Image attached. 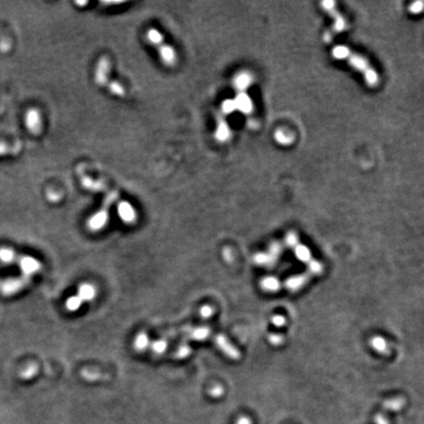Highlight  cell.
<instances>
[{
    "instance_id": "6da1fadb",
    "label": "cell",
    "mask_w": 424,
    "mask_h": 424,
    "mask_svg": "<svg viewBox=\"0 0 424 424\" xmlns=\"http://www.w3.org/2000/svg\"><path fill=\"white\" fill-rule=\"evenodd\" d=\"M332 54L336 59L347 60V63L355 69L357 72L363 75L366 84L370 86H375L379 83V76L375 70L371 67L369 62L361 55L352 52L347 46L337 45L333 48Z\"/></svg>"
},
{
    "instance_id": "7a4b0ae2",
    "label": "cell",
    "mask_w": 424,
    "mask_h": 424,
    "mask_svg": "<svg viewBox=\"0 0 424 424\" xmlns=\"http://www.w3.org/2000/svg\"><path fill=\"white\" fill-rule=\"evenodd\" d=\"M147 40L154 45L159 53V57L163 64L168 67H173L177 62V53L174 47H172L166 42H164V39L162 34L154 28L149 29L146 34Z\"/></svg>"
},
{
    "instance_id": "3957f363",
    "label": "cell",
    "mask_w": 424,
    "mask_h": 424,
    "mask_svg": "<svg viewBox=\"0 0 424 424\" xmlns=\"http://www.w3.org/2000/svg\"><path fill=\"white\" fill-rule=\"evenodd\" d=\"M118 196L119 194L116 192H111L105 196L101 208L96 213H94L87 221V227L90 231L97 232L104 228L109 218V208L118 198Z\"/></svg>"
},
{
    "instance_id": "277c9868",
    "label": "cell",
    "mask_w": 424,
    "mask_h": 424,
    "mask_svg": "<svg viewBox=\"0 0 424 424\" xmlns=\"http://www.w3.org/2000/svg\"><path fill=\"white\" fill-rule=\"evenodd\" d=\"M111 63L107 57H101L96 65L94 72V82L95 84L102 87H106V85L110 83V74Z\"/></svg>"
},
{
    "instance_id": "5b68a950",
    "label": "cell",
    "mask_w": 424,
    "mask_h": 424,
    "mask_svg": "<svg viewBox=\"0 0 424 424\" xmlns=\"http://www.w3.org/2000/svg\"><path fill=\"white\" fill-rule=\"evenodd\" d=\"M322 9L327 12L334 20V30L336 33H342L347 29V22L343 15L340 13L336 8V4L333 1H322L321 2Z\"/></svg>"
},
{
    "instance_id": "8992f818",
    "label": "cell",
    "mask_w": 424,
    "mask_h": 424,
    "mask_svg": "<svg viewBox=\"0 0 424 424\" xmlns=\"http://www.w3.org/2000/svg\"><path fill=\"white\" fill-rule=\"evenodd\" d=\"M25 123L30 133L35 136L40 135L42 131V118L40 112L38 109L32 108L26 113Z\"/></svg>"
},
{
    "instance_id": "52a82bcc",
    "label": "cell",
    "mask_w": 424,
    "mask_h": 424,
    "mask_svg": "<svg viewBox=\"0 0 424 424\" xmlns=\"http://www.w3.org/2000/svg\"><path fill=\"white\" fill-rule=\"evenodd\" d=\"M236 109L244 114H250L254 110V103L251 96L247 91H238L236 98L234 99Z\"/></svg>"
},
{
    "instance_id": "ba28073f",
    "label": "cell",
    "mask_w": 424,
    "mask_h": 424,
    "mask_svg": "<svg viewBox=\"0 0 424 424\" xmlns=\"http://www.w3.org/2000/svg\"><path fill=\"white\" fill-rule=\"evenodd\" d=\"M118 214L122 221L127 224H133L137 219V212L128 201H120L118 203Z\"/></svg>"
},
{
    "instance_id": "9c48e42d",
    "label": "cell",
    "mask_w": 424,
    "mask_h": 424,
    "mask_svg": "<svg viewBox=\"0 0 424 424\" xmlns=\"http://www.w3.org/2000/svg\"><path fill=\"white\" fill-rule=\"evenodd\" d=\"M215 343L217 347L229 357L233 359H238L240 357L239 350L227 340L224 335H217L215 337Z\"/></svg>"
},
{
    "instance_id": "30bf717a",
    "label": "cell",
    "mask_w": 424,
    "mask_h": 424,
    "mask_svg": "<svg viewBox=\"0 0 424 424\" xmlns=\"http://www.w3.org/2000/svg\"><path fill=\"white\" fill-rule=\"evenodd\" d=\"M230 137H231V130H230L228 123L226 122V120L222 116H218V123H217V128L215 131V138L219 142L224 143V142L228 141L230 139Z\"/></svg>"
},
{
    "instance_id": "8fae6325",
    "label": "cell",
    "mask_w": 424,
    "mask_h": 424,
    "mask_svg": "<svg viewBox=\"0 0 424 424\" xmlns=\"http://www.w3.org/2000/svg\"><path fill=\"white\" fill-rule=\"evenodd\" d=\"M20 266L23 272H25L28 275L33 274L40 269V263L37 259L29 256L22 257L20 259Z\"/></svg>"
},
{
    "instance_id": "7c38bea8",
    "label": "cell",
    "mask_w": 424,
    "mask_h": 424,
    "mask_svg": "<svg viewBox=\"0 0 424 424\" xmlns=\"http://www.w3.org/2000/svg\"><path fill=\"white\" fill-rule=\"evenodd\" d=\"M187 337L190 339L194 341H204L207 339L211 333L210 329L208 327H194V328H189L186 331Z\"/></svg>"
},
{
    "instance_id": "4fadbf2b",
    "label": "cell",
    "mask_w": 424,
    "mask_h": 424,
    "mask_svg": "<svg viewBox=\"0 0 424 424\" xmlns=\"http://www.w3.org/2000/svg\"><path fill=\"white\" fill-rule=\"evenodd\" d=\"M308 276L307 274L294 276V277L289 278L286 281L285 286L288 290L295 292L297 290H300L302 287H304L305 284L308 282Z\"/></svg>"
},
{
    "instance_id": "5bb4252c",
    "label": "cell",
    "mask_w": 424,
    "mask_h": 424,
    "mask_svg": "<svg viewBox=\"0 0 424 424\" xmlns=\"http://www.w3.org/2000/svg\"><path fill=\"white\" fill-rule=\"evenodd\" d=\"M253 82L252 76L247 72L239 73L234 79V86L238 91H246Z\"/></svg>"
},
{
    "instance_id": "9a60e30c",
    "label": "cell",
    "mask_w": 424,
    "mask_h": 424,
    "mask_svg": "<svg viewBox=\"0 0 424 424\" xmlns=\"http://www.w3.org/2000/svg\"><path fill=\"white\" fill-rule=\"evenodd\" d=\"M96 295V290L95 288L91 285V284H82L78 290V297L80 298V300L84 303V302H89L91 300H93V298Z\"/></svg>"
},
{
    "instance_id": "2e32d148",
    "label": "cell",
    "mask_w": 424,
    "mask_h": 424,
    "mask_svg": "<svg viewBox=\"0 0 424 424\" xmlns=\"http://www.w3.org/2000/svg\"><path fill=\"white\" fill-rule=\"evenodd\" d=\"M261 287L266 292H276L280 288V282L275 277H266L261 281Z\"/></svg>"
},
{
    "instance_id": "e0dca14e",
    "label": "cell",
    "mask_w": 424,
    "mask_h": 424,
    "mask_svg": "<svg viewBox=\"0 0 424 424\" xmlns=\"http://www.w3.org/2000/svg\"><path fill=\"white\" fill-rule=\"evenodd\" d=\"M370 343H371L372 347L375 350H377L378 352L383 353V354H389L390 349H389V347H388L386 340L383 339L382 337H374L373 339L371 340Z\"/></svg>"
},
{
    "instance_id": "ac0fdd59",
    "label": "cell",
    "mask_w": 424,
    "mask_h": 424,
    "mask_svg": "<svg viewBox=\"0 0 424 424\" xmlns=\"http://www.w3.org/2000/svg\"><path fill=\"white\" fill-rule=\"evenodd\" d=\"M295 254L301 261H304L306 263H308L312 259L310 251L308 250V248H307L306 246H304L302 244H298L295 247Z\"/></svg>"
},
{
    "instance_id": "d6986e66",
    "label": "cell",
    "mask_w": 424,
    "mask_h": 424,
    "mask_svg": "<svg viewBox=\"0 0 424 424\" xmlns=\"http://www.w3.org/2000/svg\"><path fill=\"white\" fill-rule=\"evenodd\" d=\"M275 139L279 144L284 146L290 145L293 142V136L291 133L283 129H280L275 133Z\"/></svg>"
},
{
    "instance_id": "ffe728a7",
    "label": "cell",
    "mask_w": 424,
    "mask_h": 424,
    "mask_svg": "<svg viewBox=\"0 0 424 424\" xmlns=\"http://www.w3.org/2000/svg\"><path fill=\"white\" fill-rule=\"evenodd\" d=\"M21 147L20 144L17 145H9L3 142H0V156L7 154H16L20 152Z\"/></svg>"
},
{
    "instance_id": "44dd1931",
    "label": "cell",
    "mask_w": 424,
    "mask_h": 424,
    "mask_svg": "<svg viewBox=\"0 0 424 424\" xmlns=\"http://www.w3.org/2000/svg\"><path fill=\"white\" fill-rule=\"evenodd\" d=\"M150 344H151V342H150L149 336L143 332L137 336V338L135 340V343H134V346H135L136 349L141 351V350H145L147 347H149Z\"/></svg>"
},
{
    "instance_id": "7402d4cb",
    "label": "cell",
    "mask_w": 424,
    "mask_h": 424,
    "mask_svg": "<svg viewBox=\"0 0 424 424\" xmlns=\"http://www.w3.org/2000/svg\"><path fill=\"white\" fill-rule=\"evenodd\" d=\"M82 185L84 186L86 190L89 191H93V192H97L102 190L103 188V184L99 181H94L92 179H90L89 177H84L82 179Z\"/></svg>"
},
{
    "instance_id": "603a6c76",
    "label": "cell",
    "mask_w": 424,
    "mask_h": 424,
    "mask_svg": "<svg viewBox=\"0 0 424 424\" xmlns=\"http://www.w3.org/2000/svg\"><path fill=\"white\" fill-rule=\"evenodd\" d=\"M150 347H151V348L153 349L154 352H155L157 354H161V353H163L167 349L168 343L165 340H157V341H154V342L151 343Z\"/></svg>"
},
{
    "instance_id": "cb8c5ba5",
    "label": "cell",
    "mask_w": 424,
    "mask_h": 424,
    "mask_svg": "<svg viewBox=\"0 0 424 424\" xmlns=\"http://www.w3.org/2000/svg\"><path fill=\"white\" fill-rule=\"evenodd\" d=\"M82 304H83V302L80 300V298L78 296H73L67 300L66 308L70 311H76L82 307Z\"/></svg>"
},
{
    "instance_id": "d4e9b609",
    "label": "cell",
    "mask_w": 424,
    "mask_h": 424,
    "mask_svg": "<svg viewBox=\"0 0 424 424\" xmlns=\"http://www.w3.org/2000/svg\"><path fill=\"white\" fill-rule=\"evenodd\" d=\"M236 109V105L234 102V99H226L223 101L222 105H221V111L222 113H224L225 115L231 114L232 112H234Z\"/></svg>"
},
{
    "instance_id": "484cf974",
    "label": "cell",
    "mask_w": 424,
    "mask_h": 424,
    "mask_svg": "<svg viewBox=\"0 0 424 424\" xmlns=\"http://www.w3.org/2000/svg\"><path fill=\"white\" fill-rule=\"evenodd\" d=\"M255 260L259 265H270L273 262L274 257L268 254H258L255 255Z\"/></svg>"
},
{
    "instance_id": "4316f807",
    "label": "cell",
    "mask_w": 424,
    "mask_h": 424,
    "mask_svg": "<svg viewBox=\"0 0 424 424\" xmlns=\"http://www.w3.org/2000/svg\"><path fill=\"white\" fill-rule=\"evenodd\" d=\"M404 405V401L401 399H395V400H390L388 402H386L384 404V408L388 409V410H400L402 408V406Z\"/></svg>"
},
{
    "instance_id": "83f0119b",
    "label": "cell",
    "mask_w": 424,
    "mask_h": 424,
    "mask_svg": "<svg viewBox=\"0 0 424 424\" xmlns=\"http://www.w3.org/2000/svg\"><path fill=\"white\" fill-rule=\"evenodd\" d=\"M308 268L312 274H320L323 271V266L321 265V263L314 259H311L308 262Z\"/></svg>"
},
{
    "instance_id": "f1b7e54d",
    "label": "cell",
    "mask_w": 424,
    "mask_h": 424,
    "mask_svg": "<svg viewBox=\"0 0 424 424\" xmlns=\"http://www.w3.org/2000/svg\"><path fill=\"white\" fill-rule=\"evenodd\" d=\"M190 353H191V347H190V346L187 345V344H184V345H181L178 347V349L176 351V356L179 357V358H183V357L188 356Z\"/></svg>"
},
{
    "instance_id": "f546056e",
    "label": "cell",
    "mask_w": 424,
    "mask_h": 424,
    "mask_svg": "<svg viewBox=\"0 0 424 424\" xmlns=\"http://www.w3.org/2000/svg\"><path fill=\"white\" fill-rule=\"evenodd\" d=\"M286 243H287L290 247L295 248V247L299 244L298 236H297L295 233H293V232L289 233V234L287 235V237H286Z\"/></svg>"
},
{
    "instance_id": "4dcf8cb0",
    "label": "cell",
    "mask_w": 424,
    "mask_h": 424,
    "mask_svg": "<svg viewBox=\"0 0 424 424\" xmlns=\"http://www.w3.org/2000/svg\"><path fill=\"white\" fill-rule=\"evenodd\" d=\"M213 308L209 306H204L200 308V315L202 318H209L213 315Z\"/></svg>"
},
{
    "instance_id": "1f68e13d",
    "label": "cell",
    "mask_w": 424,
    "mask_h": 424,
    "mask_svg": "<svg viewBox=\"0 0 424 424\" xmlns=\"http://www.w3.org/2000/svg\"><path fill=\"white\" fill-rule=\"evenodd\" d=\"M424 9V3L422 1H417L414 2L411 6H410V11L414 14H419L423 11Z\"/></svg>"
},
{
    "instance_id": "d6a6232c",
    "label": "cell",
    "mask_w": 424,
    "mask_h": 424,
    "mask_svg": "<svg viewBox=\"0 0 424 424\" xmlns=\"http://www.w3.org/2000/svg\"><path fill=\"white\" fill-rule=\"evenodd\" d=\"M272 323L277 327H282L286 324V319L282 315H275L272 317Z\"/></svg>"
},
{
    "instance_id": "836d02e7",
    "label": "cell",
    "mask_w": 424,
    "mask_h": 424,
    "mask_svg": "<svg viewBox=\"0 0 424 424\" xmlns=\"http://www.w3.org/2000/svg\"><path fill=\"white\" fill-rule=\"evenodd\" d=\"M269 341H270L273 345L277 346V345H280V344L283 342V337H282V336H280V335H270V336H269Z\"/></svg>"
},
{
    "instance_id": "e575fe53",
    "label": "cell",
    "mask_w": 424,
    "mask_h": 424,
    "mask_svg": "<svg viewBox=\"0 0 424 424\" xmlns=\"http://www.w3.org/2000/svg\"><path fill=\"white\" fill-rule=\"evenodd\" d=\"M37 372V369L36 368H34L33 366H31V367H29L25 372H24V374H23V378L24 377H26V378H30V377H32V376H34V374Z\"/></svg>"
},
{
    "instance_id": "d590c367",
    "label": "cell",
    "mask_w": 424,
    "mask_h": 424,
    "mask_svg": "<svg viewBox=\"0 0 424 424\" xmlns=\"http://www.w3.org/2000/svg\"><path fill=\"white\" fill-rule=\"evenodd\" d=\"M222 391H223V390H222V388H221L220 386H217V387L213 388L211 392L213 393V394H212L213 396H220V395L222 394Z\"/></svg>"
},
{
    "instance_id": "8d00e7d4",
    "label": "cell",
    "mask_w": 424,
    "mask_h": 424,
    "mask_svg": "<svg viewBox=\"0 0 424 424\" xmlns=\"http://www.w3.org/2000/svg\"><path fill=\"white\" fill-rule=\"evenodd\" d=\"M377 423L380 424H388V422L386 421V419L385 418H383L382 416H379V418H377Z\"/></svg>"
},
{
    "instance_id": "74e56055",
    "label": "cell",
    "mask_w": 424,
    "mask_h": 424,
    "mask_svg": "<svg viewBox=\"0 0 424 424\" xmlns=\"http://www.w3.org/2000/svg\"><path fill=\"white\" fill-rule=\"evenodd\" d=\"M239 424H251V421L248 418H243L239 421Z\"/></svg>"
}]
</instances>
